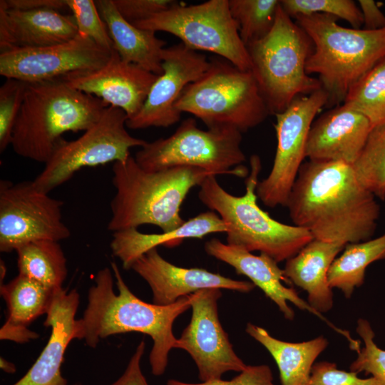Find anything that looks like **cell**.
Instances as JSON below:
<instances>
[{
	"label": "cell",
	"instance_id": "1",
	"mask_svg": "<svg viewBox=\"0 0 385 385\" xmlns=\"http://www.w3.org/2000/svg\"><path fill=\"white\" fill-rule=\"evenodd\" d=\"M286 207L313 239L344 245L371 239L380 214L376 197L343 161L303 163Z\"/></svg>",
	"mask_w": 385,
	"mask_h": 385
},
{
	"label": "cell",
	"instance_id": "2",
	"mask_svg": "<svg viewBox=\"0 0 385 385\" xmlns=\"http://www.w3.org/2000/svg\"><path fill=\"white\" fill-rule=\"evenodd\" d=\"M100 270L95 284L88 292V303L78 319L81 339L96 348L101 339L109 336L135 332L146 334L153 342L149 355L151 371L160 376L165 371L168 355L175 347L173 332L175 320L189 309V295L175 303L161 306L137 297L123 280L115 262Z\"/></svg>",
	"mask_w": 385,
	"mask_h": 385
},
{
	"label": "cell",
	"instance_id": "3",
	"mask_svg": "<svg viewBox=\"0 0 385 385\" xmlns=\"http://www.w3.org/2000/svg\"><path fill=\"white\" fill-rule=\"evenodd\" d=\"M112 171L115 193L108 229L113 232L146 224L158 227L162 232L178 228L185 222L180 208L190 190L215 175L190 166L147 171L131 155L125 162L114 163Z\"/></svg>",
	"mask_w": 385,
	"mask_h": 385
},
{
	"label": "cell",
	"instance_id": "4",
	"mask_svg": "<svg viewBox=\"0 0 385 385\" xmlns=\"http://www.w3.org/2000/svg\"><path fill=\"white\" fill-rule=\"evenodd\" d=\"M108 104L61 79L28 83L11 145L17 155L46 163L66 132L86 131Z\"/></svg>",
	"mask_w": 385,
	"mask_h": 385
},
{
	"label": "cell",
	"instance_id": "5",
	"mask_svg": "<svg viewBox=\"0 0 385 385\" xmlns=\"http://www.w3.org/2000/svg\"><path fill=\"white\" fill-rule=\"evenodd\" d=\"M294 19L312 41L306 71L318 76L329 96L327 106L342 104L351 88L385 58V27L346 28L337 17L324 14Z\"/></svg>",
	"mask_w": 385,
	"mask_h": 385
},
{
	"label": "cell",
	"instance_id": "6",
	"mask_svg": "<svg viewBox=\"0 0 385 385\" xmlns=\"http://www.w3.org/2000/svg\"><path fill=\"white\" fill-rule=\"evenodd\" d=\"M262 169L257 155L250 158V173L245 193L235 196L226 191L216 176H208L200 185L198 197L218 214L227 228V243L250 252L259 251L277 262L287 261L313 240L308 230L272 218L257 204L256 192Z\"/></svg>",
	"mask_w": 385,
	"mask_h": 385
},
{
	"label": "cell",
	"instance_id": "7",
	"mask_svg": "<svg viewBox=\"0 0 385 385\" xmlns=\"http://www.w3.org/2000/svg\"><path fill=\"white\" fill-rule=\"evenodd\" d=\"M246 47L251 71L270 115L284 111L297 97L322 88L319 79L306 71L312 41L283 10L280 1L270 31Z\"/></svg>",
	"mask_w": 385,
	"mask_h": 385
},
{
	"label": "cell",
	"instance_id": "8",
	"mask_svg": "<svg viewBox=\"0 0 385 385\" xmlns=\"http://www.w3.org/2000/svg\"><path fill=\"white\" fill-rule=\"evenodd\" d=\"M175 107L200 119L208 128L230 126L242 133L270 115L252 71L221 57L210 58L208 69L185 88Z\"/></svg>",
	"mask_w": 385,
	"mask_h": 385
},
{
	"label": "cell",
	"instance_id": "9",
	"mask_svg": "<svg viewBox=\"0 0 385 385\" xmlns=\"http://www.w3.org/2000/svg\"><path fill=\"white\" fill-rule=\"evenodd\" d=\"M242 132L222 126L201 130L194 118L184 120L169 137L147 142L135 155L143 170L158 171L177 166L203 169L215 175L242 176L245 169L234 168L245 162Z\"/></svg>",
	"mask_w": 385,
	"mask_h": 385
},
{
	"label": "cell",
	"instance_id": "10",
	"mask_svg": "<svg viewBox=\"0 0 385 385\" xmlns=\"http://www.w3.org/2000/svg\"><path fill=\"white\" fill-rule=\"evenodd\" d=\"M133 25L143 29L170 33L194 51L211 52L242 71L252 63L228 0H210L186 6L175 1L168 9Z\"/></svg>",
	"mask_w": 385,
	"mask_h": 385
},
{
	"label": "cell",
	"instance_id": "11",
	"mask_svg": "<svg viewBox=\"0 0 385 385\" xmlns=\"http://www.w3.org/2000/svg\"><path fill=\"white\" fill-rule=\"evenodd\" d=\"M128 115L122 109L108 106L100 120L76 140H62L43 170L33 182L49 193L68 181L83 168L125 162L130 150L147 141L130 135L126 130Z\"/></svg>",
	"mask_w": 385,
	"mask_h": 385
},
{
	"label": "cell",
	"instance_id": "12",
	"mask_svg": "<svg viewBox=\"0 0 385 385\" xmlns=\"http://www.w3.org/2000/svg\"><path fill=\"white\" fill-rule=\"evenodd\" d=\"M63 202L36 187L33 180H0V251L11 252L31 242H59L71 236L63 221Z\"/></svg>",
	"mask_w": 385,
	"mask_h": 385
},
{
	"label": "cell",
	"instance_id": "13",
	"mask_svg": "<svg viewBox=\"0 0 385 385\" xmlns=\"http://www.w3.org/2000/svg\"><path fill=\"white\" fill-rule=\"evenodd\" d=\"M329 96L322 88L297 97L275 115L274 125L277 149L268 176L258 183L257 197L270 207L286 206L299 169L306 158L309 130L315 116L328 103Z\"/></svg>",
	"mask_w": 385,
	"mask_h": 385
},
{
	"label": "cell",
	"instance_id": "14",
	"mask_svg": "<svg viewBox=\"0 0 385 385\" xmlns=\"http://www.w3.org/2000/svg\"><path fill=\"white\" fill-rule=\"evenodd\" d=\"M221 289H200L189 294L192 316L175 347L194 360L201 381L221 379L227 371L241 372L247 365L237 355L219 320Z\"/></svg>",
	"mask_w": 385,
	"mask_h": 385
},
{
	"label": "cell",
	"instance_id": "15",
	"mask_svg": "<svg viewBox=\"0 0 385 385\" xmlns=\"http://www.w3.org/2000/svg\"><path fill=\"white\" fill-rule=\"evenodd\" d=\"M113 49L78 34L63 43L13 48L0 53V74L28 83L60 79L71 73L103 67L111 58Z\"/></svg>",
	"mask_w": 385,
	"mask_h": 385
},
{
	"label": "cell",
	"instance_id": "16",
	"mask_svg": "<svg viewBox=\"0 0 385 385\" xmlns=\"http://www.w3.org/2000/svg\"><path fill=\"white\" fill-rule=\"evenodd\" d=\"M163 73L158 76L138 113L126 121L132 130L168 128L178 123L181 113L175 107L185 88L200 78L210 66L206 56L180 43L163 52Z\"/></svg>",
	"mask_w": 385,
	"mask_h": 385
},
{
	"label": "cell",
	"instance_id": "17",
	"mask_svg": "<svg viewBox=\"0 0 385 385\" xmlns=\"http://www.w3.org/2000/svg\"><path fill=\"white\" fill-rule=\"evenodd\" d=\"M158 77L136 64L122 60L113 48L111 58L103 67L71 73L60 79L70 87L122 109L130 119L142 108Z\"/></svg>",
	"mask_w": 385,
	"mask_h": 385
},
{
	"label": "cell",
	"instance_id": "18",
	"mask_svg": "<svg viewBox=\"0 0 385 385\" xmlns=\"http://www.w3.org/2000/svg\"><path fill=\"white\" fill-rule=\"evenodd\" d=\"M204 248L210 256L228 264L237 274L248 277L277 306L286 319L292 320L294 317V312L288 304L290 302L299 309L318 317L346 339L350 337L349 332L337 328L322 314L314 310L292 287L283 284H291V282L286 277L284 270L279 268L278 262L271 257L264 253L255 255L243 248L223 243L216 238L206 242Z\"/></svg>",
	"mask_w": 385,
	"mask_h": 385
},
{
	"label": "cell",
	"instance_id": "19",
	"mask_svg": "<svg viewBox=\"0 0 385 385\" xmlns=\"http://www.w3.org/2000/svg\"><path fill=\"white\" fill-rule=\"evenodd\" d=\"M149 285L153 303L165 306L200 289H226L250 292L255 287L248 281L236 280L202 268H185L165 260L153 248L138 258L131 268Z\"/></svg>",
	"mask_w": 385,
	"mask_h": 385
},
{
	"label": "cell",
	"instance_id": "20",
	"mask_svg": "<svg viewBox=\"0 0 385 385\" xmlns=\"http://www.w3.org/2000/svg\"><path fill=\"white\" fill-rule=\"evenodd\" d=\"M79 305L76 289L55 292L43 325L51 327L49 339L27 373L13 385H67L61 374L66 350L73 339H81L78 319L75 316Z\"/></svg>",
	"mask_w": 385,
	"mask_h": 385
},
{
	"label": "cell",
	"instance_id": "21",
	"mask_svg": "<svg viewBox=\"0 0 385 385\" xmlns=\"http://www.w3.org/2000/svg\"><path fill=\"white\" fill-rule=\"evenodd\" d=\"M372 128L361 113L341 104L314 120L309 132L306 158L310 160L343 161L353 165Z\"/></svg>",
	"mask_w": 385,
	"mask_h": 385
},
{
	"label": "cell",
	"instance_id": "22",
	"mask_svg": "<svg viewBox=\"0 0 385 385\" xmlns=\"http://www.w3.org/2000/svg\"><path fill=\"white\" fill-rule=\"evenodd\" d=\"M78 35L72 15L59 11L7 9L0 1V50L46 47L68 42Z\"/></svg>",
	"mask_w": 385,
	"mask_h": 385
},
{
	"label": "cell",
	"instance_id": "23",
	"mask_svg": "<svg viewBox=\"0 0 385 385\" xmlns=\"http://www.w3.org/2000/svg\"><path fill=\"white\" fill-rule=\"evenodd\" d=\"M346 245L313 239L286 261V277L307 294V302L320 314L332 309L333 292L328 281L330 266Z\"/></svg>",
	"mask_w": 385,
	"mask_h": 385
},
{
	"label": "cell",
	"instance_id": "24",
	"mask_svg": "<svg viewBox=\"0 0 385 385\" xmlns=\"http://www.w3.org/2000/svg\"><path fill=\"white\" fill-rule=\"evenodd\" d=\"M226 232L225 225L218 214L207 211L185 220L180 227L168 232L145 234L135 228L115 232L111 248L123 268L128 270L138 258L160 245L173 247L185 239H202L209 234Z\"/></svg>",
	"mask_w": 385,
	"mask_h": 385
},
{
	"label": "cell",
	"instance_id": "25",
	"mask_svg": "<svg viewBox=\"0 0 385 385\" xmlns=\"http://www.w3.org/2000/svg\"><path fill=\"white\" fill-rule=\"evenodd\" d=\"M56 291L21 274L1 284L0 293L6 302L8 317L0 329V339L25 343L38 337L28 326L46 314Z\"/></svg>",
	"mask_w": 385,
	"mask_h": 385
},
{
	"label": "cell",
	"instance_id": "26",
	"mask_svg": "<svg viewBox=\"0 0 385 385\" xmlns=\"http://www.w3.org/2000/svg\"><path fill=\"white\" fill-rule=\"evenodd\" d=\"M94 1L121 59L157 76L162 75V57L166 41L158 38L155 31L140 29L127 21L113 0Z\"/></svg>",
	"mask_w": 385,
	"mask_h": 385
},
{
	"label": "cell",
	"instance_id": "27",
	"mask_svg": "<svg viewBox=\"0 0 385 385\" xmlns=\"http://www.w3.org/2000/svg\"><path fill=\"white\" fill-rule=\"evenodd\" d=\"M246 332L260 343L277 364L281 385H310L312 367L326 349L324 336L302 342H289L271 336L264 328L248 323Z\"/></svg>",
	"mask_w": 385,
	"mask_h": 385
},
{
	"label": "cell",
	"instance_id": "28",
	"mask_svg": "<svg viewBox=\"0 0 385 385\" xmlns=\"http://www.w3.org/2000/svg\"><path fill=\"white\" fill-rule=\"evenodd\" d=\"M384 259L385 233L374 239L347 244L329 270L330 287L339 289L346 298H350L355 289L364 284L367 267Z\"/></svg>",
	"mask_w": 385,
	"mask_h": 385
},
{
	"label": "cell",
	"instance_id": "29",
	"mask_svg": "<svg viewBox=\"0 0 385 385\" xmlns=\"http://www.w3.org/2000/svg\"><path fill=\"white\" fill-rule=\"evenodd\" d=\"M16 252L19 274L55 291L62 289L68 270L59 242L36 240L20 247Z\"/></svg>",
	"mask_w": 385,
	"mask_h": 385
},
{
	"label": "cell",
	"instance_id": "30",
	"mask_svg": "<svg viewBox=\"0 0 385 385\" xmlns=\"http://www.w3.org/2000/svg\"><path fill=\"white\" fill-rule=\"evenodd\" d=\"M342 104L364 115L372 127L385 122V58L351 88Z\"/></svg>",
	"mask_w": 385,
	"mask_h": 385
},
{
	"label": "cell",
	"instance_id": "31",
	"mask_svg": "<svg viewBox=\"0 0 385 385\" xmlns=\"http://www.w3.org/2000/svg\"><path fill=\"white\" fill-rule=\"evenodd\" d=\"M352 166L361 184L376 197L385 200V122L372 127Z\"/></svg>",
	"mask_w": 385,
	"mask_h": 385
},
{
	"label": "cell",
	"instance_id": "32",
	"mask_svg": "<svg viewBox=\"0 0 385 385\" xmlns=\"http://www.w3.org/2000/svg\"><path fill=\"white\" fill-rule=\"evenodd\" d=\"M240 38L247 46L265 37L273 27L278 0H228Z\"/></svg>",
	"mask_w": 385,
	"mask_h": 385
},
{
	"label": "cell",
	"instance_id": "33",
	"mask_svg": "<svg viewBox=\"0 0 385 385\" xmlns=\"http://www.w3.org/2000/svg\"><path fill=\"white\" fill-rule=\"evenodd\" d=\"M280 5L291 18L324 14L345 20L354 29L363 26L360 9L351 0H282Z\"/></svg>",
	"mask_w": 385,
	"mask_h": 385
},
{
	"label": "cell",
	"instance_id": "34",
	"mask_svg": "<svg viewBox=\"0 0 385 385\" xmlns=\"http://www.w3.org/2000/svg\"><path fill=\"white\" fill-rule=\"evenodd\" d=\"M356 331L364 342V346L357 352L356 359L351 364L349 371L371 374L381 385H385V350L374 342L375 334L370 323L359 319Z\"/></svg>",
	"mask_w": 385,
	"mask_h": 385
},
{
	"label": "cell",
	"instance_id": "35",
	"mask_svg": "<svg viewBox=\"0 0 385 385\" xmlns=\"http://www.w3.org/2000/svg\"><path fill=\"white\" fill-rule=\"evenodd\" d=\"M28 83L6 78L0 88V152L11 144L14 127L21 108Z\"/></svg>",
	"mask_w": 385,
	"mask_h": 385
},
{
	"label": "cell",
	"instance_id": "36",
	"mask_svg": "<svg viewBox=\"0 0 385 385\" xmlns=\"http://www.w3.org/2000/svg\"><path fill=\"white\" fill-rule=\"evenodd\" d=\"M72 12L78 29V34L93 40L97 44L111 49L113 43L108 28L101 17L93 0H66Z\"/></svg>",
	"mask_w": 385,
	"mask_h": 385
},
{
	"label": "cell",
	"instance_id": "37",
	"mask_svg": "<svg viewBox=\"0 0 385 385\" xmlns=\"http://www.w3.org/2000/svg\"><path fill=\"white\" fill-rule=\"evenodd\" d=\"M355 371L339 369L335 363L323 361L314 364L310 385H381L374 377L360 378Z\"/></svg>",
	"mask_w": 385,
	"mask_h": 385
},
{
	"label": "cell",
	"instance_id": "38",
	"mask_svg": "<svg viewBox=\"0 0 385 385\" xmlns=\"http://www.w3.org/2000/svg\"><path fill=\"white\" fill-rule=\"evenodd\" d=\"M167 385H276L270 367L266 364L247 365L231 380L213 379L201 383L192 384L170 379Z\"/></svg>",
	"mask_w": 385,
	"mask_h": 385
},
{
	"label": "cell",
	"instance_id": "39",
	"mask_svg": "<svg viewBox=\"0 0 385 385\" xmlns=\"http://www.w3.org/2000/svg\"><path fill=\"white\" fill-rule=\"evenodd\" d=\"M173 0H113L120 15L133 24L168 9Z\"/></svg>",
	"mask_w": 385,
	"mask_h": 385
},
{
	"label": "cell",
	"instance_id": "40",
	"mask_svg": "<svg viewBox=\"0 0 385 385\" xmlns=\"http://www.w3.org/2000/svg\"><path fill=\"white\" fill-rule=\"evenodd\" d=\"M145 349V343L142 340L136 347L123 375L111 385H149L140 367Z\"/></svg>",
	"mask_w": 385,
	"mask_h": 385
},
{
	"label": "cell",
	"instance_id": "41",
	"mask_svg": "<svg viewBox=\"0 0 385 385\" xmlns=\"http://www.w3.org/2000/svg\"><path fill=\"white\" fill-rule=\"evenodd\" d=\"M362 15L364 29L379 30L385 27V15L373 0L358 1Z\"/></svg>",
	"mask_w": 385,
	"mask_h": 385
},
{
	"label": "cell",
	"instance_id": "42",
	"mask_svg": "<svg viewBox=\"0 0 385 385\" xmlns=\"http://www.w3.org/2000/svg\"><path fill=\"white\" fill-rule=\"evenodd\" d=\"M3 2L7 9L12 10L68 9L66 0H3Z\"/></svg>",
	"mask_w": 385,
	"mask_h": 385
},
{
	"label": "cell",
	"instance_id": "43",
	"mask_svg": "<svg viewBox=\"0 0 385 385\" xmlns=\"http://www.w3.org/2000/svg\"><path fill=\"white\" fill-rule=\"evenodd\" d=\"M0 367L6 373L13 374L16 371L15 365L2 357L0 359Z\"/></svg>",
	"mask_w": 385,
	"mask_h": 385
},
{
	"label": "cell",
	"instance_id": "44",
	"mask_svg": "<svg viewBox=\"0 0 385 385\" xmlns=\"http://www.w3.org/2000/svg\"><path fill=\"white\" fill-rule=\"evenodd\" d=\"M74 385H81V384H74Z\"/></svg>",
	"mask_w": 385,
	"mask_h": 385
}]
</instances>
